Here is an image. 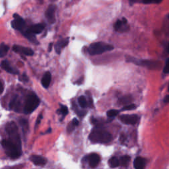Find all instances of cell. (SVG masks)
Returning <instances> with one entry per match:
<instances>
[{"label":"cell","instance_id":"obj_29","mask_svg":"<svg viewBox=\"0 0 169 169\" xmlns=\"http://www.w3.org/2000/svg\"><path fill=\"white\" fill-rule=\"evenodd\" d=\"M130 97H123L122 99L120 100V102L122 104H127L130 102Z\"/></svg>","mask_w":169,"mask_h":169},{"label":"cell","instance_id":"obj_34","mask_svg":"<svg viewBox=\"0 0 169 169\" xmlns=\"http://www.w3.org/2000/svg\"><path fill=\"white\" fill-rule=\"evenodd\" d=\"M72 122H73V124L75 125V126H77V125H79V121L77 120V118L73 119Z\"/></svg>","mask_w":169,"mask_h":169},{"label":"cell","instance_id":"obj_25","mask_svg":"<svg viewBox=\"0 0 169 169\" xmlns=\"http://www.w3.org/2000/svg\"><path fill=\"white\" fill-rule=\"evenodd\" d=\"M118 113H119L118 110H110L108 112H107V116H108L110 118H113L117 116L118 114Z\"/></svg>","mask_w":169,"mask_h":169},{"label":"cell","instance_id":"obj_35","mask_svg":"<svg viewBox=\"0 0 169 169\" xmlns=\"http://www.w3.org/2000/svg\"><path fill=\"white\" fill-rule=\"evenodd\" d=\"M4 91V85H3L1 81H0V94H1Z\"/></svg>","mask_w":169,"mask_h":169},{"label":"cell","instance_id":"obj_39","mask_svg":"<svg viewBox=\"0 0 169 169\" xmlns=\"http://www.w3.org/2000/svg\"><path fill=\"white\" fill-rule=\"evenodd\" d=\"M131 2H136V1H139V0H130Z\"/></svg>","mask_w":169,"mask_h":169},{"label":"cell","instance_id":"obj_14","mask_svg":"<svg viewBox=\"0 0 169 169\" xmlns=\"http://www.w3.org/2000/svg\"><path fill=\"white\" fill-rule=\"evenodd\" d=\"M30 160L37 166H44L47 162L46 159L39 155H32L30 157Z\"/></svg>","mask_w":169,"mask_h":169},{"label":"cell","instance_id":"obj_33","mask_svg":"<svg viewBox=\"0 0 169 169\" xmlns=\"http://www.w3.org/2000/svg\"><path fill=\"white\" fill-rule=\"evenodd\" d=\"M42 118V114H40V115H39V116H38V119H37V120H36V125H38V124H40V122H41Z\"/></svg>","mask_w":169,"mask_h":169},{"label":"cell","instance_id":"obj_1","mask_svg":"<svg viewBox=\"0 0 169 169\" xmlns=\"http://www.w3.org/2000/svg\"><path fill=\"white\" fill-rule=\"evenodd\" d=\"M112 139V135L108 131L100 128L94 129L89 135V139L93 143H108Z\"/></svg>","mask_w":169,"mask_h":169},{"label":"cell","instance_id":"obj_17","mask_svg":"<svg viewBox=\"0 0 169 169\" xmlns=\"http://www.w3.org/2000/svg\"><path fill=\"white\" fill-rule=\"evenodd\" d=\"M145 167V159L138 156L134 161V167L136 169H144Z\"/></svg>","mask_w":169,"mask_h":169},{"label":"cell","instance_id":"obj_8","mask_svg":"<svg viewBox=\"0 0 169 169\" xmlns=\"http://www.w3.org/2000/svg\"><path fill=\"white\" fill-rule=\"evenodd\" d=\"M121 122L123 124H128V125H134L137 122L139 118L137 115H122L120 116Z\"/></svg>","mask_w":169,"mask_h":169},{"label":"cell","instance_id":"obj_28","mask_svg":"<svg viewBox=\"0 0 169 169\" xmlns=\"http://www.w3.org/2000/svg\"><path fill=\"white\" fill-rule=\"evenodd\" d=\"M162 0H142L144 4H159Z\"/></svg>","mask_w":169,"mask_h":169},{"label":"cell","instance_id":"obj_40","mask_svg":"<svg viewBox=\"0 0 169 169\" xmlns=\"http://www.w3.org/2000/svg\"><path fill=\"white\" fill-rule=\"evenodd\" d=\"M168 53H169V45H168Z\"/></svg>","mask_w":169,"mask_h":169},{"label":"cell","instance_id":"obj_24","mask_svg":"<svg viewBox=\"0 0 169 169\" xmlns=\"http://www.w3.org/2000/svg\"><path fill=\"white\" fill-rule=\"evenodd\" d=\"M78 103L79 104L80 106L83 108H85L87 106V100H86L85 97L84 96H81L78 99Z\"/></svg>","mask_w":169,"mask_h":169},{"label":"cell","instance_id":"obj_23","mask_svg":"<svg viewBox=\"0 0 169 169\" xmlns=\"http://www.w3.org/2000/svg\"><path fill=\"white\" fill-rule=\"evenodd\" d=\"M130 161V156H129L128 155H125L122 156L120 158V164L122 166H124V167H126V166L128 165Z\"/></svg>","mask_w":169,"mask_h":169},{"label":"cell","instance_id":"obj_16","mask_svg":"<svg viewBox=\"0 0 169 169\" xmlns=\"http://www.w3.org/2000/svg\"><path fill=\"white\" fill-rule=\"evenodd\" d=\"M52 75L50 72H46L42 79V85L44 88H48L50 84Z\"/></svg>","mask_w":169,"mask_h":169},{"label":"cell","instance_id":"obj_6","mask_svg":"<svg viewBox=\"0 0 169 169\" xmlns=\"http://www.w3.org/2000/svg\"><path fill=\"white\" fill-rule=\"evenodd\" d=\"M130 61H132L134 63L139 64V65H141L143 66H145L148 67L149 69H157L161 67L162 63H160L159 61H151V60H137L136 59H133L130 60L129 59Z\"/></svg>","mask_w":169,"mask_h":169},{"label":"cell","instance_id":"obj_12","mask_svg":"<svg viewBox=\"0 0 169 169\" xmlns=\"http://www.w3.org/2000/svg\"><path fill=\"white\" fill-rule=\"evenodd\" d=\"M100 156L96 153H93L88 156V161L91 168H96L100 162Z\"/></svg>","mask_w":169,"mask_h":169},{"label":"cell","instance_id":"obj_2","mask_svg":"<svg viewBox=\"0 0 169 169\" xmlns=\"http://www.w3.org/2000/svg\"><path fill=\"white\" fill-rule=\"evenodd\" d=\"M1 145L4 147L6 154L10 158L17 159L21 155V149L18 147L10 139H4L1 141Z\"/></svg>","mask_w":169,"mask_h":169},{"label":"cell","instance_id":"obj_30","mask_svg":"<svg viewBox=\"0 0 169 169\" xmlns=\"http://www.w3.org/2000/svg\"><path fill=\"white\" fill-rule=\"evenodd\" d=\"M75 128V125L73 124V122H72L70 123V124L68 125V126H67V131L68 132H72L73 130H74V129Z\"/></svg>","mask_w":169,"mask_h":169},{"label":"cell","instance_id":"obj_22","mask_svg":"<svg viewBox=\"0 0 169 169\" xmlns=\"http://www.w3.org/2000/svg\"><path fill=\"white\" fill-rule=\"evenodd\" d=\"M9 50V46L6 44H1L0 45V57H4L7 54Z\"/></svg>","mask_w":169,"mask_h":169},{"label":"cell","instance_id":"obj_32","mask_svg":"<svg viewBox=\"0 0 169 169\" xmlns=\"http://www.w3.org/2000/svg\"><path fill=\"white\" fill-rule=\"evenodd\" d=\"M21 80H22V81L24 82H27V81H28V77H27V76L26 75L24 74L22 77V78L21 79Z\"/></svg>","mask_w":169,"mask_h":169},{"label":"cell","instance_id":"obj_4","mask_svg":"<svg viewBox=\"0 0 169 169\" xmlns=\"http://www.w3.org/2000/svg\"><path fill=\"white\" fill-rule=\"evenodd\" d=\"M114 49L112 45L106 44L104 42H95L90 45L88 48V52L92 56L94 55H99L103 54L104 52L110 51Z\"/></svg>","mask_w":169,"mask_h":169},{"label":"cell","instance_id":"obj_9","mask_svg":"<svg viewBox=\"0 0 169 169\" xmlns=\"http://www.w3.org/2000/svg\"><path fill=\"white\" fill-rule=\"evenodd\" d=\"M55 13H56V6L54 5H50L46 11V17L48 22L51 24L54 23L56 21Z\"/></svg>","mask_w":169,"mask_h":169},{"label":"cell","instance_id":"obj_13","mask_svg":"<svg viewBox=\"0 0 169 169\" xmlns=\"http://www.w3.org/2000/svg\"><path fill=\"white\" fill-rule=\"evenodd\" d=\"M44 24L40 23L30 26L27 30L28 32L33 34V35H37V34L41 33L42 32V30H44Z\"/></svg>","mask_w":169,"mask_h":169},{"label":"cell","instance_id":"obj_38","mask_svg":"<svg viewBox=\"0 0 169 169\" xmlns=\"http://www.w3.org/2000/svg\"><path fill=\"white\" fill-rule=\"evenodd\" d=\"M52 44H50V46H49V48H48V50L49 52H50L52 50Z\"/></svg>","mask_w":169,"mask_h":169},{"label":"cell","instance_id":"obj_42","mask_svg":"<svg viewBox=\"0 0 169 169\" xmlns=\"http://www.w3.org/2000/svg\"><path fill=\"white\" fill-rule=\"evenodd\" d=\"M168 18H169V16H168Z\"/></svg>","mask_w":169,"mask_h":169},{"label":"cell","instance_id":"obj_41","mask_svg":"<svg viewBox=\"0 0 169 169\" xmlns=\"http://www.w3.org/2000/svg\"><path fill=\"white\" fill-rule=\"evenodd\" d=\"M168 91H169V87H168Z\"/></svg>","mask_w":169,"mask_h":169},{"label":"cell","instance_id":"obj_3","mask_svg":"<svg viewBox=\"0 0 169 169\" xmlns=\"http://www.w3.org/2000/svg\"><path fill=\"white\" fill-rule=\"evenodd\" d=\"M5 130L7 132L9 137H10L9 139H10L11 142H13L14 144H15L18 147L21 149V138L16 124L13 122H9L7 123V125H6Z\"/></svg>","mask_w":169,"mask_h":169},{"label":"cell","instance_id":"obj_7","mask_svg":"<svg viewBox=\"0 0 169 169\" xmlns=\"http://www.w3.org/2000/svg\"><path fill=\"white\" fill-rule=\"evenodd\" d=\"M14 20L11 21V26L15 29L20 30V31H23V30L25 27V22L24 19L18 14L13 15Z\"/></svg>","mask_w":169,"mask_h":169},{"label":"cell","instance_id":"obj_20","mask_svg":"<svg viewBox=\"0 0 169 169\" xmlns=\"http://www.w3.org/2000/svg\"><path fill=\"white\" fill-rule=\"evenodd\" d=\"M108 164L111 168H116L120 165V160L116 156H114L109 160Z\"/></svg>","mask_w":169,"mask_h":169},{"label":"cell","instance_id":"obj_31","mask_svg":"<svg viewBox=\"0 0 169 169\" xmlns=\"http://www.w3.org/2000/svg\"><path fill=\"white\" fill-rule=\"evenodd\" d=\"M163 72L165 73H169V58L167 60V62H166V65L164 67Z\"/></svg>","mask_w":169,"mask_h":169},{"label":"cell","instance_id":"obj_11","mask_svg":"<svg viewBox=\"0 0 169 169\" xmlns=\"http://www.w3.org/2000/svg\"><path fill=\"white\" fill-rule=\"evenodd\" d=\"M13 50L15 52L19 54H22L25 55V56H31L34 54V52L29 48H25V47H22L18 45H15L13 47Z\"/></svg>","mask_w":169,"mask_h":169},{"label":"cell","instance_id":"obj_5","mask_svg":"<svg viewBox=\"0 0 169 169\" xmlns=\"http://www.w3.org/2000/svg\"><path fill=\"white\" fill-rule=\"evenodd\" d=\"M40 104V100L35 94H30L27 98L24 107V114H30Z\"/></svg>","mask_w":169,"mask_h":169},{"label":"cell","instance_id":"obj_37","mask_svg":"<svg viewBox=\"0 0 169 169\" xmlns=\"http://www.w3.org/2000/svg\"><path fill=\"white\" fill-rule=\"evenodd\" d=\"M125 139V136H124V135H122V136H120V141H124Z\"/></svg>","mask_w":169,"mask_h":169},{"label":"cell","instance_id":"obj_18","mask_svg":"<svg viewBox=\"0 0 169 169\" xmlns=\"http://www.w3.org/2000/svg\"><path fill=\"white\" fill-rule=\"evenodd\" d=\"M1 67H2V69H4L5 70L6 72H7L8 73H13V74H18V72L16 70L13 69L12 67L10 66V63H8L7 61H3L1 63Z\"/></svg>","mask_w":169,"mask_h":169},{"label":"cell","instance_id":"obj_15","mask_svg":"<svg viewBox=\"0 0 169 169\" xmlns=\"http://www.w3.org/2000/svg\"><path fill=\"white\" fill-rule=\"evenodd\" d=\"M69 42V39L66 38V39H62L60 40V41H58L57 43L55 45V50H56V52H57L58 54H60L61 50L63 48H65L66 46L67 45Z\"/></svg>","mask_w":169,"mask_h":169},{"label":"cell","instance_id":"obj_19","mask_svg":"<svg viewBox=\"0 0 169 169\" xmlns=\"http://www.w3.org/2000/svg\"><path fill=\"white\" fill-rule=\"evenodd\" d=\"M22 32H23V35L25 36L27 39L29 40L30 42H32V43H35V44H38V42L37 41V40H36L35 35H33V34L28 32L27 30H25V31H23Z\"/></svg>","mask_w":169,"mask_h":169},{"label":"cell","instance_id":"obj_27","mask_svg":"<svg viewBox=\"0 0 169 169\" xmlns=\"http://www.w3.org/2000/svg\"><path fill=\"white\" fill-rule=\"evenodd\" d=\"M136 105L134 104H128V105L124 106V108H123V110H134L136 108Z\"/></svg>","mask_w":169,"mask_h":169},{"label":"cell","instance_id":"obj_10","mask_svg":"<svg viewBox=\"0 0 169 169\" xmlns=\"http://www.w3.org/2000/svg\"><path fill=\"white\" fill-rule=\"evenodd\" d=\"M114 29L118 32H124L128 30L129 27L127 25V20L123 18L122 20H118L114 24Z\"/></svg>","mask_w":169,"mask_h":169},{"label":"cell","instance_id":"obj_26","mask_svg":"<svg viewBox=\"0 0 169 169\" xmlns=\"http://www.w3.org/2000/svg\"><path fill=\"white\" fill-rule=\"evenodd\" d=\"M59 111L63 116H65L68 114V108L66 106H61Z\"/></svg>","mask_w":169,"mask_h":169},{"label":"cell","instance_id":"obj_21","mask_svg":"<svg viewBox=\"0 0 169 169\" xmlns=\"http://www.w3.org/2000/svg\"><path fill=\"white\" fill-rule=\"evenodd\" d=\"M19 102L17 101V97H15L13 99L11 100L10 104V107L11 109H14L15 110H18L19 107Z\"/></svg>","mask_w":169,"mask_h":169},{"label":"cell","instance_id":"obj_36","mask_svg":"<svg viewBox=\"0 0 169 169\" xmlns=\"http://www.w3.org/2000/svg\"><path fill=\"white\" fill-rule=\"evenodd\" d=\"M164 101L165 103H169V95H168V96H167L165 98Z\"/></svg>","mask_w":169,"mask_h":169}]
</instances>
